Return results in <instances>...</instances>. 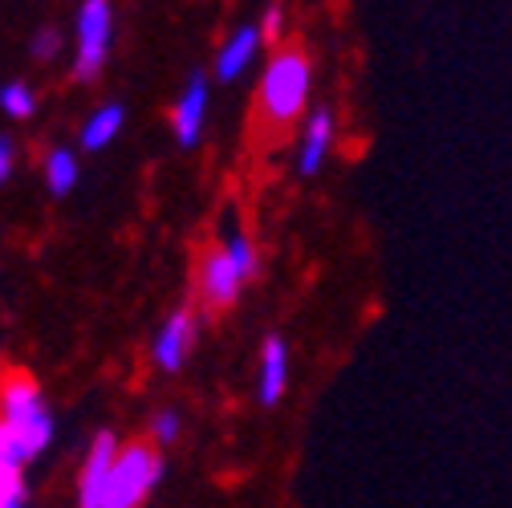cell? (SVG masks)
<instances>
[{"instance_id":"cell-1","label":"cell","mask_w":512,"mask_h":508,"mask_svg":"<svg viewBox=\"0 0 512 508\" xmlns=\"http://www.w3.org/2000/svg\"><path fill=\"white\" fill-rule=\"evenodd\" d=\"M309 90H313V66L301 49H281L269 57L265 78H261V114L273 126H289L297 122V114L309 106Z\"/></svg>"},{"instance_id":"cell-2","label":"cell","mask_w":512,"mask_h":508,"mask_svg":"<svg viewBox=\"0 0 512 508\" xmlns=\"http://www.w3.org/2000/svg\"><path fill=\"white\" fill-rule=\"evenodd\" d=\"M159 480H163V456L155 443H143V439L126 443V448H118V460L110 468L102 508H139Z\"/></svg>"},{"instance_id":"cell-3","label":"cell","mask_w":512,"mask_h":508,"mask_svg":"<svg viewBox=\"0 0 512 508\" xmlns=\"http://www.w3.org/2000/svg\"><path fill=\"white\" fill-rule=\"evenodd\" d=\"M0 423L17 427L37 452H45L53 443V415L45 407L41 387L29 374H9L5 383H0Z\"/></svg>"},{"instance_id":"cell-4","label":"cell","mask_w":512,"mask_h":508,"mask_svg":"<svg viewBox=\"0 0 512 508\" xmlns=\"http://www.w3.org/2000/svg\"><path fill=\"white\" fill-rule=\"evenodd\" d=\"M114 37V9L110 0H82L78 9V49H74V74L82 82H94L110 57Z\"/></svg>"},{"instance_id":"cell-5","label":"cell","mask_w":512,"mask_h":508,"mask_svg":"<svg viewBox=\"0 0 512 508\" xmlns=\"http://www.w3.org/2000/svg\"><path fill=\"white\" fill-rule=\"evenodd\" d=\"M114 460H118V439L110 431L94 435L90 452H86V464H82V480H78V508H102Z\"/></svg>"},{"instance_id":"cell-6","label":"cell","mask_w":512,"mask_h":508,"mask_svg":"<svg viewBox=\"0 0 512 508\" xmlns=\"http://www.w3.org/2000/svg\"><path fill=\"white\" fill-rule=\"evenodd\" d=\"M191 342H196V317H191V309H175L155 334V346H151L155 366L167 370V374L183 370V362L191 354Z\"/></svg>"},{"instance_id":"cell-7","label":"cell","mask_w":512,"mask_h":508,"mask_svg":"<svg viewBox=\"0 0 512 508\" xmlns=\"http://www.w3.org/2000/svg\"><path fill=\"white\" fill-rule=\"evenodd\" d=\"M330 151H334V110L330 106H317V110H309L301 143H297V171L305 179H313L317 171L326 167Z\"/></svg>"},{"instance_id":"cell-8","label":"cell","mask_w":512,"mask_h":508,"mask_svg":"<svg viewBox=\"0 0 512 508\" xmlns=\"http://www.w3.org/2000/svg\"><path fill=\"white\" fill-rule=\"evenodd\" d=\"M204 118H208V78L204 74H191L175 110H171V131L179 139V147H196L200 131H204Z\"/></svg>"},{"instance_id":"cell-9","label":"cell","mask_w":512,"mask_h":508,"mask_svg":"<svg viewBox=\"0 0 512 508\" xmlns=\"http://www.w3.org/2000/svg\"><path fill=\"white\" fill-rule=\"evenodd\" d=\"M240 285H244V277L236 273V265L228 261L224 248H212L200 261V293L212 309H228L240 297Z\"/></svg>"},{"instance_id":"cell-10","label":"cell","mask_w":512,"mask_h":508,"mask_svg":"<svg viewBox=\"0 0 512 508\" xmlns=\"http://www.w3.org/2000/svg\"><path fill=\"white\" fill-rule=\"evenodd\" d=\"M261 45H265L261 25H236V29L228 33V41L220 45V53H216V78H220V82H236V78L252 66V61H256Z\"/></svg>"},{"instance_id":"cell-11","label":"cell","mask_w":512,"mask_h":508,"mask_svg":"<svg viewBox=\"0 0 512 508\" xmlns=\"http://www.w3.org/2000/svg\"><path fill=\"white\" fill-rule=\"evenodd\" d=\"M285 387H289V342L281 334H269L261 346V383H256V395H261L265 407H277Z\"/></svg>"},{"instance_id":"cell-12","label":"cell","mask_w":512,"mask_h":508,"mask_svg":"<svg viewBox=\"0 0 512 508\" xmlns=\"http://www.w3.org/2000/svg\"><path fill=\"white\" fill-rule=\"evenodd\" d=\"M122 118H126V110H122L118 102L98 106V110L86 118V126H82V147H86V151L110 147V143L118 139V131H122Z\"/></svg>"},{"instance_id":"cell-13","label":"cell","mask_w":512,"mask_h":508,"mask_svg":"<svg viewBox=\"0 0 512 508\" xmlns=\"http://www.w3.org/2000/svg\"><path fill=\"white\" fill-rule=\"evenodd\" d=\"M45 183L53 196H70L78 187V155L70 147H53L45 155Z\"/></svg>"},{"instance_id":"cell-14","label":"cell","mask_w":512,"mask_h":508,"mask_svg":"<svg viewBox=\"0 0 512 508\" xmlns=\"http://www.w3.org/2000/svg\"><path fill=\"white\" fill-rule=\"evenodd\" d=\"M37 456V448L33 443L17 431V427H9V423H0V472H13V476H21L25 472V464Z\"/></svg>"},{"instance_id":"cell-15","label":"cell","mask_w":512,"mask_h":508,"mask_svg":"<svg viewBox=\"0 0 512 508\" xmlns=\"http://www.w3.org/2000/svg\"><path fill=\"white\" fill-rule=\"evenodd\" d=\"M0 110H5L9 118H29L37 110V94L29 82H9L0 86Z\"/></svg>"},{"instance_id":"cell-16","label":"cell","mask_w":512,"mask_h":508,"mask_svg":"<svg viewBox=\"0 0 512 508\" xmlns=\"http://www.w3.org/2000/svg\"><path fill=\"white\" fill-rule=\"evenodd\" d=\"M224 252H228V261L236 265V273L244 277V281H252L256 277V269H261V257H256V248H252V240L248 236H228V244H224Z\"/></svg>"},{"instance_id":"cell-17","label":"cell","mask_w":512,"mask_h":508,"mask_svg":"<svg viewBox=\"0 0 512 508\" xmlns=\"http://www.w3.org/2000/svg\"><path fill=\"white\" fill-rule=\"evenodd\" d=\"M29 49H33V57H37V61H53V57L61 53V29H53V25L37 29Z\"/></svg>"},{"instance_id":"cell-18","label":"cell","mask_w":512,"mask_h":508,"mask_svg":"<svg viewBox=\"0 0 512 508\" xmlns=\"http://www.w3.org/2000/svg\"><path fill=\"white\" fill-rule=\"evenodd\" d=\"M179 427H183V423H179L175 411H159V415L151 419V439H155V443H175V439H179Z\"/></svg>"},{"instance_id":"cell-19","label":"cell","mask_w":512,"mask_h":508,"mask_svg":"<svg viewBox=\"0 0 512 508\" xmlns=\"http://www.w3.org/2000/svg\"><path fill=\"white\" fill-rule=\"evenodd\" d=\"M261 33H265V41H281V33H285V9H281V5H269V9H265Z\"/></svg>"},{"instance_id":"cell-20","label":"cell","mask_w":512,"mask_h":508,"mask_svg":"<svg viewBox=\"0 0 512 508\" xmlns=\"http://www.w3.org/2000/svg\"><path fill=\"white\" fill-rule=\"evenodd\" d=\"M9 175H13V139L0 135V187H5Z\"/></svg>"},{"instance_id":"cell-21","label":"cell","mask_w":512,"mask_h":508,"mask_svg":"<svg viewBox=\"0 0 512 508\" xmlns=\"http://www.w3.org/2000/svg\"><path fill=\"white\" fill-rule=\"evenodd\" d=\"M17 480H21V476H13V472H0V500H5V492H9Z\"/></svg>"}]
</instances>
